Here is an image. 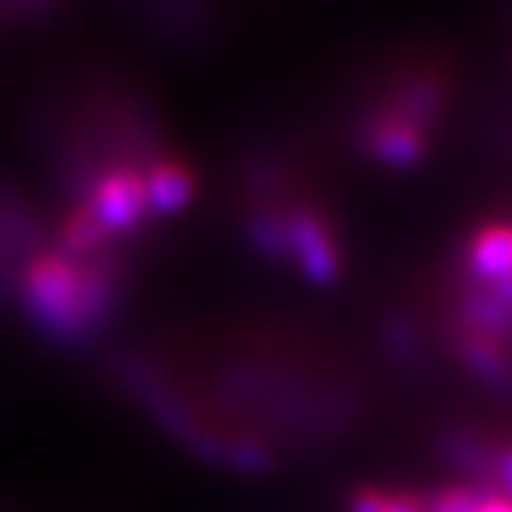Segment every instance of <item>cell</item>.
Masks as SVG:
<instances>
[{"instance_id": "obj_1", "label": "cell", "mask_w": 512, "mask_h": 512, "mask_svg": "<svg viewBox=\"0 0 512 512\" xmlns=\"http://www.w3.org/2000/svg\"><path fill=\"white\" fill-rule=\"evenodd\" d=\"M26 294L45 323L73 325L84 310L89 292L84 289L78 271L60 258L37 260L26 276Z\"/></svg>"}, {"instance_id": "obj_2", "label": "cell", "mask_w": 512, "mask_h": 512, "mask_svg": "<svg viewBox=\"0 0 512 512\" xmlns=\"http://www.w3.org/2000/svg\"><path fill=\"white\" fill-rule=\"evenodd\" d=\"M146 208H149V201H146L143 177L120 172V175L99 180L91 211L110 232V229H125L130 224H136L146 214Z\"/></svg>"}, {"instance_id": "obj_3", "label": "cell", "mask_w": 512, "mask_h": 512, "mask_svg": "<svg viewBox=\"0 0 512 512\" xmlns=\"http://www.w3.org/2000/svg\"><path fill=\"white\" fill-rule=\"evenodd\" d=\"M471 266L481 279L502 284L512 279V227L492 224L471 242Z\"/></svg>"}, {"instance_id": "obj_4", "label": "cell", "mask_w": 512, "mask_h": 512, "mask_svg": "<svg viewBox=\"0 0 512 512\" xmlns=\"http://www.w3.org/2000/svg\"><path fill=\"white\" fill-rule=\"evenodd\" d=\"M146 201L154 211H180L193 195V177L180 164H162L149 177H143Z\"/></svg>"}, {"instance_id": "obj_5", "label": "cell", "mask_w": 512, "mask_h": 512, "mask_svg": "<svg viewBox=\"0 0 512 512\" xmlns=\"http://www.w3.org/2000/svg\"><path fill=\"white\" fill-rule=\"evenodd\" d=\"M107 234V227H104L102 221L94 216V211H81L78 216H73L68 221V227H65V240L68 245L78 247V250H84V247H91L94 242H99Z\"/></svg>"}, {"instance_id": "obj_6", "label": "cell", "mask_w": 512, "mask_h": 512, "mask_svg": "<svg viewBox=\"0 0 512 512\" xmlns=\"http://www.w3.org/2000/svg\"><path fill=\"white\" fill-rule=\"evenodd\" d=\"M497 471H500L502 489H505V500L512 505V448L500 455V468Z\"/></svg>"}, {"instance_id": "obj_7", "label": "cell", "mask_w": 512, "mask_h": 512, "mask_svg": "<svg viewBox=\"0 0 512 512\" xmlns=\"http://www.w3.org/2000/svg\"><path fill=\"white\" fill-rule=\"evenodd\" d=\"M385 500L380 494H362L357 502H354V512H383Z\"/></svg>"}, {"instance_id": "obj_8", "label": "cell", "mask_w": 512, "mask_h": 512, "mask_svg": "<svg viewBox=\"0 0 512 512\" xmlns=\"http://www.w3.org/2000/svg\"><path fill=\"white\" fill-rule=\"evenodd\" d=\"M476 512H512V505L505 497H487V500H479Z\"/></svg>"}]
</instances>
